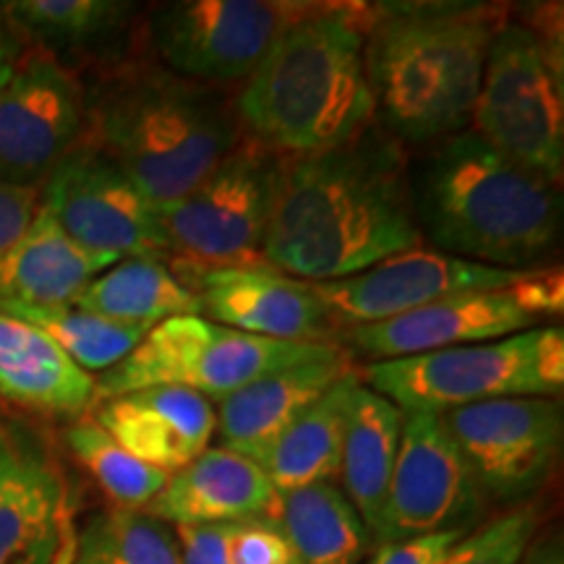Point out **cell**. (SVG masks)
<instances>
[{"instance_id": "cell-1", "label": "cell", "mask_w": 564, "mask_h": 564, "mask_svg": "<svg viewBox=\"0 0 564 564\" xmlns=\"http://www.w3.org/2000/svg\"><path fill=\"white\" fill-rule=\"evenodd\" d=\"M405 152L366 129L333 150L282 158L264 264L308 285L421 249Z\"/></svg>"}, {"instance_id": "cell-2", "label": "cell", "mask_w": 564, "mask_h": 564, "mask_svg": "<svg viewBox=\"0 0 564 564\" xmlns=\"http://www.w3.org/2000/svg\"><path fill=\"white\" fill-rule=\"evenodd\" d=\"M505 21L499 6L468 0L366 6V76L394 141L455 137L470 123Z\"/></svg>"}, {"instance_id": "cell-3", "label": "cell", "mask_w": 564, "mask_h": 564, "mask_svg": "<svg viewBox=\"0 0 564 564\" xmlns=\"http://www.w3.org/2000/svg\"><path fill=\"white\" fill-rule=\"evenodd\" d=\"M366 6H308L243 82L236 118L280 158L333 150L369 129Z\"/></svg>"}, {"instance_id": "cell-4", "label": "cell", "mask_w": 564, "mask_h": 564, "mask_svg": "<svg viewBox=\"0 0 564 564\" xmlns=\"http://www.w3.org/2000/svg\"><path fill=\"white\" fill-rule=\"evenodd\" d=\"M421 236L465 262L535 270L562 236V192L474 131L449 137L413 192Z\"/></svg>"}, {"instance_id": "cell-5", "label": "cell", "mask_w": 564, "mask_h": 564, "mask_svg": "<svg viewBox=\"0 0 564 564\" xmlns=\"http://www.w3.org/2000/svg\"><path fill=\"white\" fill-rule=\"evenodd\" d=\"M91 123L97 150L154 209L192 194L241 141L220 91L160 66L123 70L102 91Z\"/></svg>"}, {"instance_id": "cell-6", "label": "cell", "mask_w": 564, "mask_h": 564, "mask_svg": "<svg viewBox=\"0 0 564 564\" xmlns=\"http://www.w3.org/2000/svg\"><path fill=\"white\" fill-rule=\"evenodd\" d=\"M364 384L403 413H447L505 398H554L564 387V329L369 364Z\"/></svg>"}, {"instance_id": "cell-7", "label": "cell", "mask_w": 564, "mask_h": 564, "mask_svg": "<svg viewBox=\"0 0 564 564\" xmlns=\"http://www.w3.org/2000/svg\"><path fill=\"white\" fill-rule=\"evenodd\" d=\"M335 350L337 345L246 335L204 316H173L152 327L121 364L95 379V405L147 387H183L220 403L257 379Z\"/></svg>"}, {"instance_id": "cell-8", "label": "cell", "mask_w": 564, "mask_h": 564, "mask_svg": "<svg viewBox=\"0 0 564 564\" xmlns=\"http://www.w3.org/2000/svg\"><path fill=\"white\" fill-rule=\"evenodd\" d=\"M474 133L552 183L564 173L562 45L507 19L494 37L470 112Z\"/></svg>"}, {"instance_id": "cell-9", "label": "cell", "mask_w": 564, "mask_h": 564, "mask_svg": "<svg viewBox=\"0 0 564 564\" xmlns=\"http://www.w3.org/2000/svg\"><path fill=\"white\" fill-rule=\"evenodd\" d=\"M282 158L241 139L192 194L158 209L175 262L192 270L267 267Z\"/></svg>"}, {"instance_id": "cell-10", "label": "cell", "mask_w": 564, "mask_h": 564, "mask_svg": "<svg viewBox=\"0 0 564 564\" xmlns=\"http://www.w3.org/2000/svg\"><path fill=\"white\" fill-rule=\"evenodd\" d=\"M306 3L173 0L152 6V45L175 76L199 84L246 82Z\"/></svg>"}, {"instance_id": "cell-11", "label": "cell", "mask_w": 564, "mask_h": 564, "mask_svg": "<svg viewBox=\"0 0 564 564\" xmlns=\"http://www.w3.org/2000/svg\"><path fill=\"white\" fill-rule=\"evenodd\" d=\"M484 499L520 505L556 470L564 413L554 398H505L442 413Z\"/></svg>"}, {"instance_id": "cell-12", "label": "cell", "mask_w": 564, "mask_h": 564, "mask_svg": "<svg viewBox=\"0 0 564 564\" xmlns=\"http://www.w3.org/2000/svg\"><path fill=\"white\" fill-rule=\"evenodd\" d=\"M42 207L82 249L112 262L171 253L158 209L95 144L76 147L42 183Z\"/></svg>"}, {"instance_id": "cell-13", "label": "cell", "mask_w": 564, "mask_h": 564, "mask_svg": "<svg viewBox=\"0 0 564 564\" xmlns=\"http://www.w3.org/2000/svg\"><path fill=\"white\" fill-rule=\"evenodd\" d=\"M481 507L484 494L442 413H403L379 544L444 531L468 533Z\"/></svg>"}, {"instance_id": "cell-14", "label": "cell", "mask_w": 564, "mask_h": 564, "mask_svg": "<svg viewBox=\"0 0 564 564\" xmlns=\"http://www.w3.org/2000/svg\"><path fill=\"white\" fill-rule=\"evenodd\" d=\"M87 102L51 53L21 58L0 89V186L37 188L79 147Z\"/></svg>"}, {"instance_id": "cell-15", "label": "cell", "mask_w": 564, "mask_h": 564, "mask_svg": "<svg viewBox=\"0 0 564 564\" xmlns=\"http://www.w3.org/2000/svg\"><path fill=\"white\" fill-rule=\"evenodd\" d=\"M531 270H497L442 251L413 249L352 278L314 285L337 324H377L460 293L502 291Z\"/></svg>"}, {"instance_id": "cell-16", "label": "cell", "mask_w": 564, "mask_h": 564, "mask_svg": "<svg viewBox=\"0 0 564 564\" xmlns=\"http://www.w3.org/2000/svg\"><path fill=\"white\" fill-rule=\"evenodd\" d=\"M186 270V282L199 295L202 312L238 333L285 343L335 345L337 322L324 308L314 285L270 267Z\"/></svg>"}, {"instance_id": "cell-17", "label": "cell", "mask_w": 564, "mask_h": 564, "mask_svg": "<svg viewBox=\"0 0 564 564\" xmlns=\"http://www.w3.org/2000/svg\"><path fill=\"white\" fill-rule=\"evenodd\" d=\"M520 282L502 291L449 295L394 319L352 327L348 340L377 364L528 333L535 329L539 316L528 308Z\"/></svg>"}, {"instance_id": "cell-18", "label": "cell", "mask_w": 564, "mask_h": 564, "mask_svg": "<svg viewBox=\"0 0 564 564\" xmlns=\"http://www.w3.org/2000/svg\"><path fill=\"white\" fill-rule=\"evenodd\" d=\"M97 423L150 468L173 476L209 449L217 432L215 408L183 387H147L105 400Z\"/></svg>"}, {"instance_id": "cell-19", "label": "cell", "mask_w": 564, "mask_h": 564, "mask_svg": "<svg viewBox=\"0 0 564 564\" xmlns=\"http://www.w3.org/2000/svg\"><path fill=\"white\" fill-rule=\"evenodd\" d=\"M175 528L228 525L280 514V491L249 457L209 447L167 478L144 510Z\"/></svg>"}, {"instance_id": "cell-20", "label": "cell", "mask_w": 564, "mask_h": 564, "mask_svg": "<svg viewBox=\"0 0 564 564\" xmlns=\"http://www.w3.org/2000/svg\"><path fill=\"white\" fill-rule=\"evenodd\" d=\"M348 371L345 352L337 348L329 356L270 373L223 398L220 411H215L223 449L257 463L264 449Z\"/></svg>"}, {"instance_id": "cell-21", "label": "cell", "mask_w": 564, "mask_h": 564, "mask_svg": "<svg viewBox=\"0 0 564 564\" xmlns=\"http://www.w3.org/2000/svg\"><path fill=\"white\" fill-rule=\"evenodd\" d=\"M112 264L82 249L40 204L30 228L0 264V306H70Z\"/></svg>"}, {"instance_id": "cell-22", "label": "cell", "mask_w": 564, "mask_h": 564, "mask_svg": "<svg viewBox=\"0 0 564 564\" xmlns=\"http://www.w3.org/2000/svg\"><path fill=\"white\" fill-rule=\"evenodd\" d=\"M0 398L51 415H79L95 403V379L45 333L0 314Z\"/></svg>"}, {"instance_id": "cell-23", "label": "cell", "mask_w": 564, "mask_h": 564, "mask_svg": "<svg viewBox=\"0 0 564 564\" xmlns=\"http://www.w3.org/2000/svg\"><path fill=\"white\" fill-rule=\"evenodd\" d=\"M400 432H403V411L358 382L348 405V421H345L340 474L348 491L345 497L361 514L371 535H377L382 528Z\"/></svg>"}, {"instance_id": "cell-24", "label": "cell", "mask_w": 564, "mask_h": 564, "mask_svg": "<svg viewBox=\"0 0 564 564\" xmlns=\"http://www.w3.org/2000/svg\"><path fill=\"white\" fill-rule=\"evenodd\" d=\"M358 382L356 371L343 373L259 457L257 465L280 494L333 481L340 474L345 421Z\"/></svg>"}, {"instance_id": "cell-25", "label": "cell", "mask_w": 564, "mask_h": 564, "mask_svg": "<svg viewBox=\"0 0 564 564\" xmlns=\"http://www.w3.org/2000/svg\"><path fill=\"white\" fill-rule=\"evenodd\" d=\"M70 539L66 484L37 455L0 502V564H63Z\"/></svg>"}, {"instance_id": "cell-26", "label": "cell", "mask_w": 564, "mask_h": 564, "mask_svg": "<svg viewBox=\"0 0 564 564\" xmlns=\"http://www.w3.org/2000/svg\"><path fill=\"white\" fill-rule=\"evenodd\" d=\"M70 306L133 327H158L173 316H202V301L162 259H123L97 274Z\"/></svg>"}, {"instance_id": "cell-27", "label": "cell", "mask_w": 564, "mask_h": 564, "mask_svg": "<svg viewBox=\"0 0 564 564\" xmlns=\"http://www.w3.org/2000/svg\"><path fill=\"white\" fill-rule=\"evenodd\" d=\"M278 523L303 564H361L371 531L333 481L280 494Z\"/></svg>"}, {"instance_id": "cell-28", "label": "cell", "mask_w": 564, "mask_h": 564, "mask_svg": "<svg viewBox=\"0 0 564 564\" xmlns=\"http://www.w3.org/2000/svg\"><path fill=\"white\" fill-rule=\"evenodd\" d=\"M11 30L47 51H97L116 42L137 13L121 0H13L0 6Z\"/></svg>"}, {"instance_id": "cell-29", "label": "cell", "mask_w": 564, "mask_h": 564, "mask_svg": "<svg viewBox=\"0 0 564 564\" xmlns=\"http://www.w3.org/2000/svg\"><path fill=\"white\" fill-rule=\"evenodd\" d=\"M63 564H181L173 528L144 510L110 507L70 539Z\"/></svg>"}, {"instance_id": "cell-30", "label": "cell", "mask_w": 564, "mask_h": 564, "mask_svg": "<svg viewBox=\"0 0 564 564\" xmlns=\"http://www.w3.org/2000/svg\"><path fill=\"white\" fill-rule=\"evenodd\" d=\"M0 314L37 327L87 373L110 371L150 333L147 327L102 319L76 306H0Z\"/></svg>"}, {"instance_id": "cell-31", "label": "cell", "mask_w": 564, "mask_h": 564, "mask_svg": "<svg viewBox=\"0 0 564 564\" xmlns=\"http://www.w3.org/2000/svg\"><path fill=\"white\" fill-rule=\"evenodd\" d=\"M66 444L70 455L121 510H147L171 478L126 453L97 421L74 423L66 432Z\"/></svg>"}, {"instance_id": "cell-32", "label": "cell", "mask_w": 564, "mask_h": 564, "mask_svg": "<svg viewBox=\"0 0 564 564\" xmlns=\"http://www.w3.org/2000/svg\"><path fill=\"white\" fill-rule=\"evenodd\" d=\"M181 564H303L274 518L178 528Z\"/></svg>"}, {"instance_id": "cell-33", "label": "cell", "mask_w": 564, "mask_h": 564, "mask_svg": "<svg viewBox=\"0 0 564 564\" xmlns=\"http://www.w3.org/2000/svg\"><path fill=\"white\" fill-rule=\"evenodd\" d=\"M539 531V512L533 507H514L494 518L478 531L463 535L442 564H520Z\"/></svg>"}, {"instance_id": "cell-34", "label": "cell", "mask_w": 564, "mask_h": 564, "mask_svg": "<svg viewBox=\"0 0 564 564\" xmlns=\"http://www.w3.org/2000/svg\"><path fill=\"white\" fill-rule=\"evenodd\" d=\"M465 533L444 531L434 535H421V539L408 541H384L379 544L377 554L371 556L369 564H442L444 556L449 554L457 541Z\"/></svg>"}, {"instance_id": "cell-35", "label": "cell", "mask_w": 564, "mask_h": 564, "mask_svg": "<svg viewBox=\"0 0 564 564\" xmlns=\"http://www.w3.org/2000/svg\"><path fill=\"white\" fill-rule=\"evenodd\" d=\"M37 199L40 196L34 188L0 186V264L30 228L34 212L40 207Z\"/></svg>"}, {"instance_id": "cell-36", "label": "cell", "mask_w": 564, "mask_h": 564, "mask_svg": "<svg viewBox=\"0 0 564 564\" xmlns=\"http://www.w3.org/2000/svg\"><path fill=\"white\" fill-rule=\"evenodd\" d=\"M37 455L40 453L26 447V444L17 440L11 432H3V429H0V502L9 497L13 486L19 484V478L24 476V470L30 468V463Z\"/></svg>"}, {"instance_id": "cell-37", "label": "cell", "mask_w": 564, "mask_h": 564, "mask_svg": "<svg viewBox=\"0 0 564 564\" xmlns=\"http://www.w3.org/2000/svg\"><path fill=\"white\" fill-rule=\"evenodd\" d=\"M21 63V45L11 26H6V17H0V89L9 84L13 70Z\"/></svg>"}, {"instance_id": "cell-38", "label": "cell", "mask_w": 564, "mask_h": 564, "mask_svg": "<svg viewBox=\"0 0 564 564\" xmlns=\"http://www.w3.org/2000/svg\"><path fill=\"white\" fill-rule=\"evenodd\" d=\"M520 564H564V549L560 535H546L539 544H531Z\"/></svg>"}, {"instance_id": "cell-39", "label": "cell", "mask_w": 564, "mask_h": 564, "mask_svg": "<svg viewBox=\"0 0 564 564\" xmlns=\"http://www.w3.org/2000/svg\"><path fill=\"white\" fill-rule=\"evenodd\" d=\"M0 17H3V11H0Z\"/></svg>"}]
</instances>
